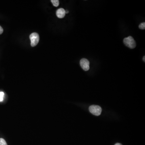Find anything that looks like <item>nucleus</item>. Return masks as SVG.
I'll use <instances>...</instances> for the list:
<instances>
[{"label": "nucleus", "instance_id": "f257e3e1", "mask_svg": "<svg viewBox=\"0 0 145 145\" xmlns=\"http://www.w3.org/2000/svg\"><path fill=\"white\" fill-rule=\"evenodd\" d=\"M123 43L126 46L131 49L135 48L136 46V42L132 37L131 36L125 38Z\"/></svg>", "mask_w": 145, "mask_h": 145}, {"label": "nucleus", "instance_id": "f03ea898", "mask_svg": "<svg viewBox=\"0 0 145 145\" xmlns=\"http://www.w3.org/2000/svg\"><path fill=\"white\" fill-rule=\"evenodd\" d=\"M30 38L32 47H34L38 45L39 40V36L38 33H33L30 35Z\"/></svg>", "mask_w": 145, "mask_h": 145}, {"label": "nucleus", "instance_id": "7ed1b4c3", "mask_svg": "<svg viewBox=\"0 0 145 145\" xmlns=\"http://www.w3.org/2000/svg\"><path fill=\"white\" fill-rule=\"evenodd\" d=\"M89 109L90 112L94 115L99 116L102 112L101 108L98 105H92Z\"/></svg>", "mask_w": 145, "mask_h": 145}, {"label": "nucleus", "instance_id": "20e7f679", "mask_svg": "<svg viewBox=\"0 0 145 145\" xmlns=\"http://www.w3.org/2000/svg\"><path fill=\"white\" fill-rule=\"evenodd\" d=\"M80 65L82 69L85 71H87L90 69V62L86 58H83L81 59Z\"/></svg>", "mask_w": 145, "mask_h": 145}, {"label": "nucleus", "instance_id": "39448f33", "mask_svg": "<svg viewBox=\"0 0 145 145\" xmlns=\"http://www.w3.org/2000/svg\"><path fill=\"white\" fill-rule=\"evenodd\" d=\"M65 10L63 8H60L56 11V15L59 18H63L65 15Z\"/></svg>", "mask_w": 145, "mask_h": 145}, {"label": "nucleus", "instance_id": "423d86ee", "mask_svg": "<svg viewBox=\"0 0 145 145\" xmlns=\"http://www.w3.org/2000/svg\"><path fill=\"white\" fill-rule=\"evenodd\" d=\"M51 2L54 7H57L59 5V1L58 0H51Z\"/></svg>", "mask_w": 145, "mask_h": 145}, {"label": "nucleus", "instance_id": "0eeeda50", "mask_svg": "<svg viewBox=\"0 0 145 145\" xmlns=\"http://www.w3.org/2000/svg\"><path fill=\"white\" fill-rule=\"evenodd\" d=\"M0 145H7L5 140L3 138H0Z\"/></svg>", "mask_w": 145, "mask_h": 145}, {"label": "nucleus", "instance_id": "6e6552de", "mask_svg": "<svg viewBox=\"0 0 145 145\" xmlns=\"http://www.w3.org/2000/svg\"><path fill=\"white\" fill-rule=\"evenodd\" d=\"M139 29H141V30H145V23L143 22V23H141L140 24L139 26Z\"/></svg>", "mask_w": 145, "mask_h": 145}, {"label": "nucleus", "instance_id": "1a4fd4ad", "mask_svg": "<svg viewBox=\"0 0 145 145\" xmlns=\"http://www.w3.org/2000/svg\"><path fill=\"white\" fill-rule=\"evenodd\" d=\"M4 93L3 92H0V102H2L3 100Z\"/></svg>", "mask_w": 145, "mask_h": 145}, {"label": "nucleus", "instance_id": "9d476101", "mask_svg": "<svg viewBox=\"0 0 145 145\" xmlns=\"http://www.w3.org/2000/svg\"><path fill=\"white\" fill-rule=\"evenodd\" d=\"M3 28H2L1 26H0V34H1L3 33Z\"/></svg>", "mask_w": 145, "mask_h": 145}, {"label": "nucleus", "instance_id": "9b49d317", "mask_svg": "<svg viewBox=\"0 0 145 145\" xmlns=\"http://www.w3.org/2000/svg\"><path fill=\"white\" fill-rule=\"evenodd\" d=\"M115 145H122V144H121V143H116V144H115Z\"/></svg>", "mask_w": 145, "mask_h": 145}, {"label": "nucleus", "instance_id": "f8f14e48", "mask_svg": "<svg viewBox=\"0 0 145 145\" xmlns=\"http://www.w3.org/2000/svg\"><path fill=\"white\" fill-rule=\"evenodd\" d=\"M145 56H143V61H144V62H145Z\"/></svg>", "mask_w": 145, "mask_h": 145}, {"label": "nucleus", "instance_id": "ddd939ff", "mask_svg": "<svg viewBox=\"0 0 145 145\" xmlns=\"http://www.w3.org/2000/svg\"><path fill=\"white\" fill-rule=\"evenodd\" d=\"M69 13V11H67V10L65 11V13Z\"/></svg>", "mask_w": 145, "mask_h": 145}]
</instances>
